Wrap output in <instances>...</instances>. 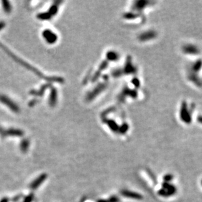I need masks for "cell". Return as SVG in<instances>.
<instances>
[{"instance_id": "obj_2", "label": "cell", "mask_w": 202, "mask_h": 202, "mask_svg": "<svg viewBox=\"0 0 202 202\" xmlns=\"http://www.w3.org/2000/svg\"><path fill=\"white\" fill-rule=\"evenodd\" d=\"M177 192V189L174 185L169 183L164 182L162 184V188L158 191V195L162 197H170L174 195Z\"/></svg>"}, {"instance_id": "obj_3", "label": "cell", "mask_w": 202, "mask_h": 202, "mask_svg": "<svg viewBox=\"0 0 202 202\" xmlns=\"http://www.w3.org/2000/svg\"><path fill=\"white\" fill-rule=\"evenodd\" d=\"M0 102L6 105L14 113H19L20 111V108L17 104L15 102H14L12 99L7 97V96L2 94L0 95Z\"/></svg>"}, {"instance_id": "obj_16", "label": "cell", "mask_w": 202, "mask_h": 202, "mask_svg": "<svg viewBox=\"0 0 202 202\" xmlns=\"http://www.w3.org/2000/svg\"><path fill=\"white\" fill-rule=\"evenodd\" d=\"M37 101H38V100H37V99H33V100H31V101H30V103H29V106H30V107H33L34 105H35L37 103Z\"/></svg>"}, {"instance_id": "obj_10", "label": "cell", "mask_w": 202, "mask_h": 202, "mask_svg": "<svg viewBox=\"0 0 202 202\" xmlns=\"http://www.w3.org/2000/svg\"><path fill=\"white\" fill-rule=\"evenodd\" d=\"M61 1H55L54 4L53 5H52L51 7L49 8V9L48 11V13L51 14L52 16H54L55 14H56L58 11V7H59V4H61Z\"/></svg>"}, {"instance_id": "obj_7", "label": "cell", "mask_w": 202, "mask_h": 202, "mask_svg": "<svg viewBox=\"0 0 202 202\" xmlns=\"http://www.w3.org/2000/svg\"><path fill=\"white\" fill-rule=\"evenodd\" d=\"M46 178H47V175L46 173H42L41 175H40L36 179L32 181V183L30 185V188L31 190H36L46 179Z\"/></svg>"}, {"instance_id": "obj_15", "label": "cell", "mask_w": 202, "mask_h": 202, "mask_svg": "<svg viewBox=\"0 0 202 202\" xmlns=\"http://www.w3.org/2000/svg\"><path fill=\"white\" fill-rule=\"evenodd\" d=\"M172 175H166L164 177H163V180H164V182L169 183V181H171L172 179Z\"/></svg>"}, {"instance_id": "obj_13", "label": "cell", "mask_w": 202, "mask_h": 202, "mask_svg": "<svg viewBox=\"0 0 202 202\" xmlns=\"http://www.w3.org/2000/svg\"><path fill=\"white\" fill-rule=\"evenodd\" d=\"M37 19L39 20H47L51 19L52 16L48 12H44V13H41L38 14L37 15Z\"/></svg>"}, {"instance_id": "obj_11", "label": "cell", "mask_w": 202, "mask_h": 202, "mask_svg": "<svg viewBox=\"0 0 202 202\" xmlns=\"http://www.w3.org/2000/svg\"><path fill=\"white\" fill-rule=\"evenodd\" d=\"M1 4L4 12L7 14L10 13L11 11H12V6H11V3L9 1H7V0H4V1H1Z\"/></svg>"}, {"instance_id": "obj_1", "label": "cell", "mask_w": 202, "mask_h": 202, "mask_svg": "<svg viewBox=\"0 0 202 202\" xmlns=\"http://www.w3.org/2000/svg\"><path fill=\"white\" fill-rule=\"evenodd\" d=\"M0 47H1L4 51H5L6 52V53L8 54L10 56L13 58L14 60H15L16 61H17L19 64H20V65L25 67V68L28 69L29 70H30L31 71H32L33 73H34L35 74L37 75L38 77H41L43 78L44 79H45L48 81L50 82H58V83H62L64 81L63 78H61V77H45V75H44L41 72H40L39 70L37 69L36 67H33L32 66H31L30 64H28L26 61H24L23 60H22L21 58H20L19 57H17L16 55H14L13 53H12V52L10 51L9 50L6 46H4V45H2L1 43H0Z\"/></svg>"}, {"instance_id": "obj_5", "label": "cell", "mask_w": 202, "mask_h": 202, "mask_svg": "<svg viewBox=\"0 0 202 202\" xmlns=\"http://www.w3.org/2000/svg\"><path fill=\"white\" fill-rule=\"evenodd\" d=\"M121 195L126 198L132 199V200H141L143 199V196L139 193L131 191L128 190H123L121 191Z\"/></svg>"}, {"instance_id": "obj_19", "label": "cell", "mask_w": 202, "mask_h": 202, "mask_svg": "<svg viewBox=\"0 0 202 202\" xmlns=\"http://www.w3.org/2000/svg\"><path fill=\"white\" fill-rule=\"evenodd\" d=\"M0 202H9V200L7 198H4L0 200Z\"/></svg>"}, {"instance_id": "obj_18", "label": "cell", "mask_w": 202, "mask_h": 202, "mask_svg": "<svg viewBox=\"0 0 202 202\" xmlns=\"http://www.w3.org/2000/svg\"><path fill=\"white\" fill-rule=\"evenodd\" d=\"M96 202H109L107 199H99Z\"/></svg>"}, {"instance_id": "obj_9", "label": "cell", "mask_w": 202, "mask_h": 202, "mask_svg": "<svg viewBox=\"0 0 202 202\" xmlns=\"http://www.w3.org/2000/svg\"><path fill=\"white\" fill-rule=\"evenodd\" d=\"M49 87H51V84L50 83L45 84L41 87V89L39 90H31V91L30 92V94L35 96H42L45 90L47 89H49Z\"/></svg>"}, {"instance_id": "obj_6", "label": "cell", "mask_w": 202, "mask_h": 202, "mask_svg": "<svg viewBox=\"0 0 202 202\" xmlns=\"http://www.w3.org/2000/svg\"><path fill=\"white\" fill-rule=\"evenodd\" d=\"M0 133L1 134L2 136H16V137H20L24 135V132L21 130H19V129H14V128H11L7 130H2Z\"/></svg>"}, {"instance_id": "obj_17", "label": "cell", "mask_w": 202, "mask_h": 202, "mask_svg": "<svg viewBox=\"0 0 202 202\" xmlns=\"http://www.w3.org/2000/svg\"><path fill=\"white\" fill-rule=\"evenodd\" d=\"M5 23L4 22H3V21L0 22V30H1L2 29L5 27Z\"/></svg>"}, {"instance_id": "obj_14", "label": "cell", "mask_w": 202, "mask_h": 202, "mask_svg": "<svg viewBox=\"0 0 202 202\" xmlns=\"http://www.w3.org/2000/svg\"><path fill=\"white\" fill-rule=\"evenodd\" d=\"M34 196L33 194H30L28 195L27 196H26L24 201L23 202H32V201L34 200Z\"/></svg>"}, {"instance_id": "obj_12", "label": "cell", "mask_w": 202, "mask_h": 202, "mask_svg": "<svg viewBox=\"0 0 202 202\" xmlns=\"http://www.w3.org/2000/svg\"><path fill=\"white\" fill-rule=\"evenodd\" d=\"M29 146H30V141L27 139H24L20 143V150L22 152V153H26L28 151V149L29 148Z\"/></svg>"}, {"instance_id": "obj_8", "label": "cell", "mask_w": 202, "mask_h": 202, "mask_svg": "<svg viewBox=\"0 0 202 202\" xmlns=\"http://www.w3.org/2000/svg\"><path fill=\"white\" fill-rule=\"evenodd\" d=\"M58 99V92L56 88L51 87V94H50L49 103L51 107H54L57 103Z\"/></svg>"}, {"instance_id": "obj_20", "label": "cell", "mask_w": 202, "mask_h": 202, "mask_svg": "<svg viewBox=\"0 0 202 202\" xmlns=\"http://www.w3.org/2000/svg\"><path fill=\"white\" fill-rule=\"evenodd\" d=\"M201 186H202V180L201 181Z\"/></svg>"}, {"instance_id": "obj_4", "label": "cell", "mask_w": 202, "mask_h": 202, "mask_svg": "<svg viewBox=\"0 0 202 202\" xmlns=\"http://www.w3.org/2000/svg\"><path fill=\"white\" fill-rule=\"evenodd\" d=\"M42 35L46 43L49 44H54L58 40L57 35L51 30H45L43 31Z\"/></svg>"}]
</instances>
